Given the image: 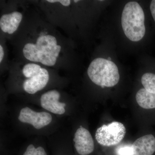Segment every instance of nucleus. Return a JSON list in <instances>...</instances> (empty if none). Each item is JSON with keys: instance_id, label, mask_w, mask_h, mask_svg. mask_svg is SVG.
Returning a JSON list of instances; mask_svg holds the SVG:
<instances>
[{"instance_id": "obj_5", "label": "nucleus", "mask_w": 155, "mask_h": 155, "mask_svg": "<svg viewBox=\"0 0 155 155\" xmlns=\"http://www.w3.org/2000/svg\"><path fill=\"white\" fill-rule=\"evenodd\" d=\"M126 128L121 122H113L97 128L95 138L99 144L110 147L120 143L125 137Z\"/></svg>"}, {"instance_id": "obj_3", "label": "nucleus", "mask_w": 155, "mask_h": 155, "mask_svg": "<svg viewBox=\"0 0 155 155\" xmlns=\"http://www.w3.org/2000/svg\"><path fill=\"white\" fill-rule=\"evenodd\" d=\"M87 74L94 83L103 88L115 86L120 79L116 64L102 58H97L92 61L87 69Z\"/></svg>"}, {"instance_id": "obj_8", "label": "nucleus", "mask_w": 155, "mask_h": 155, "mask_svg": "<svg viewBox=\"0 0 155 155\" xmlns=\"http://www.w3.org/2000/svg\"><path fill=\"white\" fill-rule=\"evenodd\" d=\"M22 19V14L18 11L3 15L0 19L1 30L5 33L12 34L17 30Z\"/></svg>"}, {"instance_id": "obj_15", "label": "nucleus", "mask_w": 155, "mask_h": 155, "mask_svg": "<svg viewBox=\"0 0 155 155\" xmlns=\"http://www.w3.org/2000/svg\"><path fill=\"white\" fill-rule=\"evenodd\" d=\"M4 54H5V53H4V49L2 45H0V63H2V61L3 59V58L4 57Z\"/></svg>"}, {"instance_id": "obj_12", "label": "nucleus", "mask_w": 155, "mask_h": 155, "mask_svg": "<svg viewBox=\"0 0 155 155\" xmlns=\"http://www.w3.org/2000/svg\"><path fill=\"white\" fill-rule=\"evenodd\" d=\"M118 155H133L132 145L122 147L117 150Z\"/></svg>"}, {"instance_id": "obj_7", "label": "nucleus", "mask_w": 155, "mask_h": 155, "mask_svg": "<svg viewBox=\"0 0 155 155\" xmlns=\"http://www.w3.org/2000/svg\"><path fill=\"white\" fill-rule=\"evenodd\" d=\"M133 155H153L155 152V137L147 134L137 139L132 145Z\"/></svg>"}, {"instance_id": "obj_10", "label": "nucleus", "mask_w": 155, "mask_h": 155, "mask_svg": "<svg viewBox=\"0 0 155 155\" xmlns=\"http://www.w3.org/2000/svg\"><path fill=\"white\" fill-rule=\"evenodd\" d=\"M141 83L147 91L155 94V74L145 73L141 78Z\"/></svg>"}, {"instance_id": "obj_11", "label": "nucleus", "mask_w": 155, "mask_h": 155, "mask_svg": "<svg viewBox=\"0 0 155 155\" xmlns=\"http://www.w3.org/2000/svg\"><path fill=\"white\" fill-rule=\"evenodd\" d=\"M23 155H47V154L42 147H39L35 148L33 145L30 144Z\"/></svg>"}, {"instance_id": "obj_16", "label": "nucleus", "mask_w": 155, "mask_h": 155, "mask_svg": "<svg viewBox=\"0 0 155 155\" xmlns=\"http://www.w3.org/2000/svg\"><path fill=\"white\" fill-rule=\"evenodd\" d=\"M58 104L60 107H65L66 106V104L65 103H61L59 101L58 102Z\"/></svg>"}, {"instance_id": "obj_4", "label": "nucleus", "mask_w": 155, "mask_h": 155, "mask_svg": "<svg viewBox=\"0 0 155 155\" xmlns=\"http://www.w3.org/2000/svg\"><path fill=\"white\" fill-rule=\"evenodd\" d=\"M22 72L27 78L23 82V89L29 94H34L45 88L49 80L48 70L38 64H25L22 68Z\"/></svg>"}, {"instance_id": "obj_9", "label": "nucleus", "mask_w": 155, "mask_h": 155, "mask_svg": "<svg viewBox=\"0 0 155 155\" xmlns=\"http://www.w3.org/2000/svg\"><path fill=\"white\" fill-rule=\"evenodd\" d=\"M136 99L141 108L145 109L155 108V94L147 91L145 89H140L137 91Z\"/></svg>"}, {"instance_id": "obj_6", "label": "nucleus", "mask_w": 155, "mask_h": 155, "mask_svg": "<svg viewBox=\"0 0 155 155\" xmlns=\"http://www.w3.org/2000/svg\"><path fill=\"white\" fill-rule=\"evenodd\" d=\"M73 141L74 147L78 153L80 155H88L93 152L94 143L89 131L80 126L76 130Z\"/></svg>"}, {"instance_id": "obj_2", "label": "nucleus", "mask_w": 155, "mask_h": 155, "mask_svg": "<svg viewBox=\"0 0 155 155\" xmlns=\"http://www.w3.org/2000/svg\"><path fill=\"white\" fill-rule=\"evenodd\" d=\"M144 12L135 2L126 4L122 11V25L125 36L132 41H138L145 34Z\"/></svg>"}, {"instance_id": "obj_1", "label": "nucleus", "mask_w": 155, "mask_h": 155, "mask_svg": "<svg viewBox=\"0 0 155 155\" xmlns=\"http://www.w3.org/2000/svg\"><path fill=\"white\" fill-rule=\"evenodd\" d=\"M57 43V39L53 35H40L35 44L28 43L25 45L22 49L23 56L28 61L52 67L56 64L61 49Z\"/></svg>"}, {"instance_id": "obj_14", "label": "nucleus", "mask_w": 155, "mask_h": 155, "mask_svg": "<svg viewBox=\"0 0 155 155\" xmlns=\"http://www.w3.org/2000/svg\"><path fill=\"white\" fill-rule=\"evenodd\" d=\"M150 9L153 18L155 21V0H153L151 2Z\"/></svg>"}, {"instance_id": "obj_17", "label": "nucleus", "mask_w": 155, "mask_h": 155, "mask_svg": "<svg viewBox=\"0 0 155 155\" xmlns=\"http://www.w3.org/2000/svg\"><path fill=\"white\" fill-rule=\"evenodd\" d=\"M107 60H108V61H111V58H110V57H109V58H107Z\"/></svg>"}, {"instance_id": "obj_18", "label": "nucleus", "mask_w": 155, "mask_h": 155, "mask_svg": "<svg viewBox=\"0 0 155 155\" xmlns=\"http://www.w3.org/2000/svg\"><path fill=\"white\" fill-rule=\"evenodd\" d=\"M74 2H75V3H77L78 2H79V1H74Z\"/></svg>"}, {"instance_id": "obj_13", "label": "nucleus", "mask_w": 155, "mask_h": 155, "mask_svg": "<svg viewBox=\"0 0 155 155\" xmlns=\"http://www.w3.org/2000/svg\"><path fill=\"white\" fill-rule=\"evenodd\" d=\"M47 2L51 3H60L63 6L68 7L71 4L70 0H48Z\"/></svg>"}]
</instances>
